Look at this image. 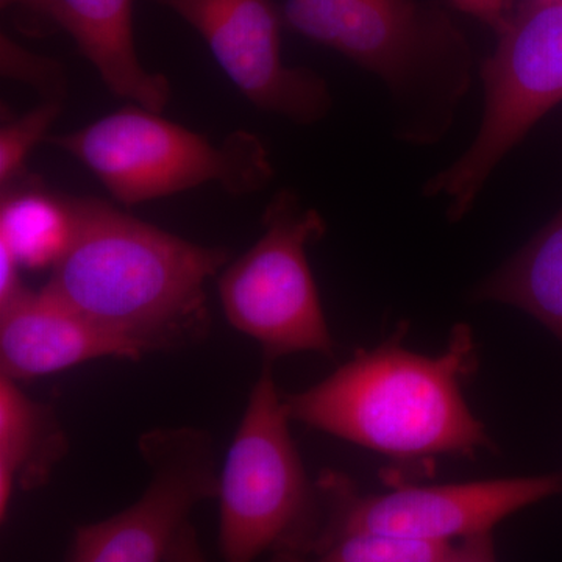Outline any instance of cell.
Instances as JSON below:
<instances>
[{
  "label": "cell",
  "mask_w": 562,
  "mask_h": 562,
  "mask_svg": "<svg viewBox=\"0 0 562 562\" xmlns=\"http://www.w3.org/2000/svg\"><path fill=\"white\" fill-rule=\"evenodd\" d=\"M68 202L72 239L44 290L147 355L209 338L205 286L228 265V249L188 241L101 199Z\"/></svg>",
  "instance_id": "cell-1"
},
{
  "label": "cell",
  "mask_w": 562,
  "mask_h": 562,
  "mask_svg": "<svg viewBox=\"0 0 562 562\" xmlns=\"http://www.w3.org/2000/svg\"><path fill=\"white\" fill-rule=\"evenodd\" d=\"M409 325L308 390L283 395L291 420L398 461L475 457L494 450L462 383L479 366L472 328L454 325L447 350L425 357L403 346Z\"/></svg>",
  "instance_id": "cell-2"
},
{
  "label": "cell",
  "mask_w": 562,
  "mask_h": 562,
  "mask_svg": "<svg viewBox=\"0 0 562 562\" xmlns=\"http://www.w3.org/2000/svg\"><path fill=\"white\" fill-rule=\"evenodd\" d=\"M291 31L379 77L390 92L395 138H446L472 88L471 52L449 21L416 0H286Z\"/></svg>",
  "instance_id": "cell-3"
},
{
  "label": "cell",
  "mask_w": 562,
  "mask_h": 562,
  "mask_svg": "<svg viewBox=\"0 0 562 562\" xmlns=\"http://www.w3.org/2000/svg\"><path fill=\"white\" fill-rule=\"evenodd\" d=\"M291 417L265 361L220 473L217 546L224 562L265 553H305L321 525L317 480L310 479Z\"/></svg>",
  "instance_id": "cell-4"
},
{
  "label": "cell",
  "mask_w": 562,
  "mask_h": 562,
  "mask_svg": "<svg viewBox=\"0 0 562 562\" xmlns=\"http://www.w3.org/2000/svg\"><path fill=\"white\" fill-rule=\"evenodd\" d=\"M47 140L90 169L111 198L125 206L209 183L233 195L254 194L273 179L269 151L254 133L238 131L213 144L138 105Z\"/></svg>",
  "instance_id": "cell-5"
},
{
  "label": "cell",
  "mask_w": 562,
  "mask_h": 562,
  "mask_svg": "<svg viewBox=\"0 0 562 562\" xmlns=\"http://www.w3.org/2000/svg\"><path fill=\"white\" fill-rule=\"evenodd\" d=\"M497 32V47L480 72L479 132L468 150L422 190L425 198L446 199L450 222L471 213L495 169L562 102V2L522 0Z\"/></svg>",
  "instance_id": "cell-6"
},
{
  "label": "cell",
  "mask_w": 562,
  "mask_h": 562,
  "mask_svg": "<svg viewBox=\"0 0 562 562\" xmlns=\"http://www.w3.org/2000/svg\"><path fill=\"white\" fill-rule=\"evenodd\" d=\"M327 222L280 190L262 214V235L238 260L222 269L217 291L235 330L260 344L265 361L294 353L335 357L336 344L310 268V244Z\"/></svg>",
  "instance_id": "cell-7"
},
{
  "label": "cell",
  "mask_w": 562,
  "mask_h": 562,
  "mask_svg": "<svg viewBox=\"0 0 562 562\" xmlns=\"http://www.w3.org/2000/svg\"><path fill=\"white\" fill-rule=\"evenodd\" d=\"M322 498L313 553L347 535L386 536L414 542L452 543L494 531L502 520L562 494V471L535 476L432 486H401L366 494L349 476L325 471L317 479Z\"/></svg>",
  "instance_id": "cell-8"
},
{
  "label": "cell",
  "mask_w": 562,
  "mask_h": 562,
  "mask_svg": "<svg viewBox=\"0 0 562 562\" xmlns=\"http://www.w3.org/2000/svg\"><path fill=\"white\" fill-rule=\"evenodd\" d=\"M138 450L149 469L146 490L122 512L77 527L66 562H165L194 509L216 501L221 468L210 431L151 428Z\"/></svg>",
  "instance_id": "cell-9"
},
{
  "label": "cell",
  "mask_w": 562,
  "mask_h": 562,
  "mask_svg": "<svg viewBox=\"0 0 562 562\" xmlns=\"http://www.w3.org/2000/svg\"><path fill=\"white\" fill-rule=\"evenodd\" d=\"M194 29L214 60L258 110L299 125L331 111L327 81L291 68L281 55L280 14L272 0H155Z\"/></svg>",
  "instance_id": "cell-10"
},
{
  "label": "cell",
  "mask_w": 562,
  "mask_h": 562,
  "mask_svg": "<svg viewBox=\"0 0 562 562\" xmlns=\"http://www.w3.org/2000/svg\"><path fill=\"white\" fill-rule=\"evenodd\" d=\"M146 351L81 316L44 288L0 308V376L31 382L99 358L139 361Z\"/></svg>",
  "instance_id": "cell-11"
},
{
  "label": "cell",
  "mask_w": 562,
  "mask_h": 562,
  "mask_svg": "<svg viewBox=\"0 0 562 562\" xmlns=\"http://www.w3.org/2000/svg\"><path fill=\"white\" fill-rule=\"evenodd\" d=\"M55 22L72 36L114 95L155 113L171 102L169 80L139 60L133 0H55Z\"/></svg>",
  "instance_id": "cell-12"
},
{
  "label": "cell",
  "mask_w": 562,
  "mask_h": 562,
  "mask_svg": "<svg viewBox=\"0 0 562 562\" xmlns=\"http://www.w3.org/2000/svg\"><path fill=\"white\" fill-rule=\"evenodd\" d=\"M69 452V439L50 403L0 376V520L9 519L14 491L46 486Z\"/></svg>",
  "instance_id": "cell-13"
},
{
  "label": "cell",
  "mask_w": 562,
  "mask_h": 562,
  "mask_svg": "<svg viewBox=\"0 0 562 562\" xmlns=\"http://www.w3.org/2000/svg\"><path fill=\"white\" fill-rule=\"evenodd\" d=\"M471 299L522 310L562 342V209L522 249L476 284Z\"/></svg>",
  "instance_id": "cell-14"
},
{
  "label": "cell",
  "mask_w": 562,
  "mask_h": 562,
  "mask_svg": "<svg viewBox=\"0 0 562 562\" xmlns=\"http://www.w3.org/2000/svg\"><path fill=\"white\" fill-rule=\"evenodd\" d=\"M72 232L68 201L36 191L2 195L0 241L10 247L21 268H54L68 250Z\"/></svg>",
  "instance_id": "cell-15"
},
{
  "label": "cell",
  "mask_w": 562,
  "mask_h": 562,
  "mask_svg": "<svg viewBox=\"0 0 562 562\" xmlns=\"http://www.w3.org/2000/svg\"><path fill=\"white\" fill-rule=\"evenodd\" d=\"M452 543L414 542L357 532L313 553H271L269 562H439Z\"/></svg>",
  "instance_id": "cell-16"
},
{
  "label": "cell",
  "mask_w": 562,
  "mask_h": 562,
  "mask_svg": "<svg viewBox=\"0 0 562 562\" xmlns=\"http://www.w3.org/2000/svg\"><path fill=\"white\" fill-rule=\"evenodd\" d=\"M61 113V102L44 101L24 116L3 125L0 132V184L5 190L24 171L29 154L46 138L50 125Z\"/></svg>",
  "instance_id": "cell-17"
},
{
  "label": "cell",
  "mask_w": 562,
  "mask_h": 562,
  "mask_svg": "<svg viewBox=\"0 0 562 562\" xmlns=\"http://www.w3.org/2000/svg\"><path fill=\"white\" fill-rule=\"evenodd\" d=\"M0 66L3 76L32 85L46 101L63 102L66 77L60 63L24 49L5 33L0 36Z\"/></svg>",
  "instance_id": "cell-18"
},
{
  "label": "cell",
  "mask_w": 562,
  "mask_h": 562,
  "mask_svg": "<svg viewBox=\"0 0 562 562\" xmlns=\"http://www.w3.org/2000/svg\"><path fill=\"white\" fill-rule=\"evenodd\" d=\"M439 562H498L494 531L480 532L450 547Z\"/></svg>",
  "instance_id": "cell-19"
},
{
  "label": "cell",
  "mask_w": 562,
  "mask_h": 562,
  "mask_svg": "<svg viewBox=\"0 0 562 562\" xmlns=\"http://www.w3.org/2000/svg\"><path fill=\"white\" fill-rule=\"evenodd\" d=\"M450 2L453 3L454 9L498 31L512 13L514 0H450Z\"/></svg>",
  "instance_id": "cell-20"
},
{
  "label": "cell",
  "mask_w": 562,
  "mask_h": 562,
  "mask_svg": "<svg viewBox=\"0 0 562 562\" xmlns=\"http://www.w3.org/2000/svg\"><path fill=\"white\" fill-rule=\"evenodd\" d=\"M20 262L5 243L0 241V308L9 305L25 290L21 283Z\"/></svg>",
  "instance_id": "cell-21"
},
{
  "label": "cell",
  "mask_w": 562,
  "mask_h": 562,
  "mask_svg": "<svg viewBox=\"0 0 562 562\" xmlns=\"http://www.w3.org/2000/svg\"><path fill=\"white\" fill-rule=\"evenodd\" d=\"M165 562H209L191 520L177 532Z\"/></svg>",
  "instance_id": "cell-22"
},
{
  "label": "cell",
  "mask_w": 562,
  "mask_h": 562,
  "mask_svg": "<svg viewBox=\"0 0 562 562\" xmlns=\"http://www.w3.org/2000/svg\"><path fill=\"white\" fill-rule=\"evenodd\" d=\"M3 10L18 9L32 14L36 20L57 24L55 22V0H0Z\"/></svg>",
  "instance_id": "cell-23"
},
{
  "label": "cell",
  "mask_w": 562,
  "mask_h": 562,
  "mask_svg": "<svg viewBox=\"0 0 562 562\" xmlns=\"http://www.w3.org/2000/svg\"><path fill=\"white\" fill-rule=\"evenodd\" d=\"M522 2V0H520ZM543 2H562V0H543Z\"/></svg>",
  "instance_id": "cell-24"
}]
</instances>
